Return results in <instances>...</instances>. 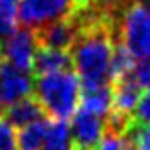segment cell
I'll list each match as a JSON object with an SVG mask.
<instances>
[{
    "label": "cell",
    "instance_id": "6da1fadb",
    "mask_svg": "<svg viewBox=\"0 0 150 150\" xmlns=\"http://www.w3.org/2000/svg\"><path fill=\"white\" fill-rule=\"evenodd\" d=\"M114 53L112 26L106 17H97L79 28L70 48L71 66L77 71L81 88L104 86L110 81V59Z\"/></svg>",
    "mask_w": 150,
    "mask_h": 150
},
{
    "label": "cell",
    "instance_id": "7a4b0ae2",
    "mask_svg": "<svg viewBox=\"0 0 150 150\" xmlns=\"http://www.w3.org/2000/svg\"><path fill=\"white\" fill-rule=\"evenodd\" d=\"M33 93L48 115L53 119H68L79 106L81 81L71 70L40 75L35 79Z\"/></svg>",
    "mask_w": 150,
    "mask_h": 150
},
{
    "label": "cell",
    "instance_id": "3957f363",
    "mask_svg": "<svg viewBox=\"0 0 150 150\" xmlns=\"http://www.w3.org/2000/svg\"><path fill=\"white\" fill-rule=\"evenodd\" d=\"M121 44L136 59H150V9L130 4L121 18Z\"/></svg>",
    "mask_w": 150,
    "mask_h": 150
},
{
    "label": "cell",
    "instance_id": "277c9868",
    "mask_svg": "<svg viewBox=\"0 0 150 150\" xmlns=\"http://www.w3.org/2000/svg\"><path fill=\"white\" fill-rule=\"evenodd\" d=\"M71 13L70 0H18V20L29 29H39Z\"/></svg>",
    "mask_w": 150,
    "mask_h": 150
},
{
    "label": "cell",
    "instance_id": "5b68a950",
    "mask_svg": "<svg viewBox=\"0 0 150 150\" xmlns=\"http://www.w3.org/2000/svg\"><path fill=\"white\" fill-rule=\"evenodd\" d=\"M37 48H39V42L33 29L17 28L0 44V57H4L7 64L29 71Z\"/></svg>",
    "mask_w": 150,
    "mask_h": 150
},
{
    "label": "cell",
    "instance_id": "8992f818",
    "mask_svg": "<svg viewBox=\"0 0 150 150\" xmlns=\"http://www.w3.org/2000/svg\"><path fill=\"white\" fill-rule=\"evenodd\" d=\"M106 132V121L104 117H99L95 114H90L86 110H75L71 115L70 125V136L73 150H95L97 145Z\"/></svg>",
    "mask_w": 150,
    "mask_h": 150
},
{
    "label": "cell",
    "instance_id": "52a82bcc",
    "mask_svg": "<svg viewBox=\"0 0 150 150\" xmlns=\"http://www.w3.org/2000/svg\"><path fill=\"white\" fill-rule=\"evenodd\" d=\"M33 86L35 81L29 71L4 62L0 71V112L28 95H33Z\"/></svg>",
    "mask_w": 150,
    "mask_h": 150
},
{
    "label": "cell",
    "instance_id": "ba28073f",
    "mask_svg": "<svg viewBox=\"0 0 150 150\" xmlns=\"http://www.w3.org/2000/svg\"><path fill=\"white\" fill-rule=\"evenodd\" d=\"M33 31L37 35L39 46L50 48V50H59V51H70L75 39H77L79 26L75 22V18L70 15L66 18L55 20L39 29H33Z\"/></svg>",
    "mask_w": 150,
    "mask_h": 150
},
{
    "label": "cell",
    "instance_id": "9c48e42d",
    "mask_svg": "<svg viewBox=\"0 0 150 150\" xmlns=\"http://www.w3.org/2000/svg\"><path fill=\"white\" fill-rule=\"evenodd\" d=\"M0 117L6 119L13 128H22L26 125H31L39 119H44L46 117V112H44L42 104L39 103L35 95H28L24 99H20L17 103H13L11 106L4 108L0 112Z\"/></svg>",
    "mask_w": 150,
    "mask_h": 150
},
{
    "label": "cell",
    "instance_id": "30bf717a",
    "mask_svg": "<svg viewBox=\"0 0 150 150\" xmlns=\"http://www.w3.org/2000/svg\"><path fill=\"white\" fill-rule=\"evenodd\" d=\"M70 68H71L70 51H59V50H50V48L39 46L33 55V62H31V70L29 71H33L35 77H40V75L64 71Z\"/></svg>",
    "mask_w": 150,
    "mask_h": 150
},
{
    "label": "cell",
    "instance_id": "8fae6325",
    "mask_svg": "<svg viewBox=\"0 0 150 150\" xmlns=\"http://www.w3.org/2000/svg\"><path fill=\"white\" fill-rule=\"evenodd\" d=\"M141 97V86L132 79V75H126L114 81L112 88V110L119 114L132 115L134 108Z\"/></svg>",
    "mask_w": 150,
    "mask_h": 150
},
{
    "label": "cell",
    "instance_id": "7c38bea8",
    "mask_svg": "<svg viewBox=\"0 0 150 150\" xmlns=\"http://www.w3.org/2000/svg\"><path fill=\"white\" fill-rule=\"evenodd\" d=\"M79 108L106 119V115L112 112V88L108 84L93 86V88H81Z\"/></svg>",
    "mask_w": 150,
    "mask_h": 150
},
{
    "label": "cell",
    "instance_id": "4fadbf2b",
    "mask_svg": "<svg viewBox=\"0 0 150 150\" xmlns=\"http://www.w3.org/2000/svg\"><path fill=\"white\" fill-rule=\"evenodd\" d=\"M50 130V119L44 117L31 125H26L15 132L17 139V150H40L42 143L46 139V134Z\"/></svg>",
    "mask_w": 150,
    "mask_h": 150
},
{
    "label": "cell",
    "instance_id": "5bb4252c",
    "mask_svg": "<svg viewBox=\"0 0 150 150\" xmlns=\"http://www.w3.org/2000/svg\"><path fill=\"white\" fill-rule=\"evenodd\" d=\"M40 150H73L70 125L66 123V119H51L50 121V130Z\"/></svg>",
    "mask_w": 150,
    "mask_h": 150
},
{
    "label": "cell",
    "instance_id": "9a60e30c",
    "mask_svg": "<svg viewBox=\"0 0 150 150\" xmlns=\"http://www.w3.org/2000/svg\"><path fill=\"white\" fill-rule=\"evenodd\" d=\"M134 64H136V57L119 42L114 48V53H112V59H110V79L117 81L121 77L130 75L134 70Z\"/></svg>",
    "mask_w": 150,
    "mask_h": 150
},
{
    "label": "cell",
    "instance_id": "2e32d148",
    "mask_svg": "<svg viewBox=\"0 0 150 150\" xmlns=\"http://www.w3.org/2000/svg\"><path fill=\"white\" fill-rule=\"evenodd\" d=\"M18 28V0H0V44Z\"/></svg>",
    "mask_w": 150,
    "mask_h": 150
},
{
    "label": "cell",
    "instance_id": "e0dca14e",
    "mask_svg": "<svg viewBox=\"0 0 150 150\" xmlns=\"http://www.w3.org/2000/svg\"><path fill=\"white\" fill-rule=\"evenodd\" d=\"M125 136L128 137L132 150H150V126H139L132 123Z\"/></svg>",
    "mask_w": 150,
    "mask_h": 150
},
{
    "label": "cell",
    "instance_id": "ac0fdd59",
    "mask_svg": "<svg viewBox=\"0 0 150 150\" xmlns=\"http://www.w3.org/2000/svg\"><path fill=\"white\" fill-rule=\"evenodd\" d=\"M95 150H132V146H130V141L126 136L106 130Z\"/></svg>",
    "mask_w": 150,
    "mask_h": 150
},
{
    "label": "cell",
    "instance_id": "d6986e66",
    "mask_svg": "<svg viewBox=\"0 0 150 150\" xmlns=\"http://www.w3.org/2000/svg\"><path fill=\"white\" fill-rule=\"evenodd\" d=\"M132 119L134 123L139 126H150V90L146 93L139 97V101L136 104V108L132 112Z\"/></svg>",
    "mask_w": 150,
    "mask_h": 150
},
{
    "label": "cell",
    "instance_id": "ffe728a7",
    "mask_svg": "<svg viewBox=\"0 0 150 150\" xmlns=\"http://www.w3.org/2000/svg\"><path fill=\"white\" fill-rule=\"evenodd\" d=\"M130 75L141 86V90L143 88L150 90V59H139V61L134 64V70H132Z\"/></svg>",
    "mask_w": 150,
    "mask_h": 150
},
{
    "label": "cell",
    "instance_id": "44dd1931",
    "mask_svg": "<svg viewBox=\"0 0 150 150\" xmlns=\"http://www.w3.org/2000/svg\"><path fill=\"white\" fill-rule=\"evenodd\" d=\"M0 150H17L15 128L2 117H0Z\"/></svg>",
    "mask_w": 150,
    "mask_h": 150
},
{
    "label": "cell",
    "instance_id": "7402d4cb",
    "mask_svg": "<svg viewBox=\"0 0 150 150\" xmlns=\"http://www.w3.org/2000/svg\"><path fill=\"white\" fill-rule=\"evenodd\" d=\"M70 2H71V6H73V11H75V9H82V7H88L92 0H70Z\"/></svg>",
    "mask_w": 150,
    "mask_h": 150
},
{
    "label": "cell",
    "instance_id": "603a6c76",
    "mask_svg": "<svg viewBox=\"0 0 150 150\" xmlns=\"http://www.w3.org/2000/svg\"><path fill=\"white\" fill-rule=\"evenodd\" d=\"M117 2H119V0H95V4H99L103 7H110V6H114Z\"/></svg>",
    "mask_w": 150,
    "mask_h": 150
},
{
    "label": "cell",
    "instance_id": "cb8c5ba5",
    "mask_svg": "<svg viewBox=\"0 0 150 150\" xmlns=\"http://www.w3.org/2000/svg\"><path fill=\"white\" fill-rule=\"evenodd\" d=\"M139 4H143L145 7H148V9H150V0H139Z\"/></svg>",
    "mask_w": 150,
    "mask_h": 150
},
{
    "label": "cell",
    "instance_id": "d4e9b609",
    "mask_svg": "<svg viewBox=\"0 0 150 150\" xmlns=\"http://www.w3.org/2000/svg\"><path fill=\"white\" fill-rule=\"evenodd\" d=\"M2 64H4V62H2V57H0V71H2Z\"/></svg>",
    "mask_w": 150,
    "mask_h": 150
}]
</instances>
